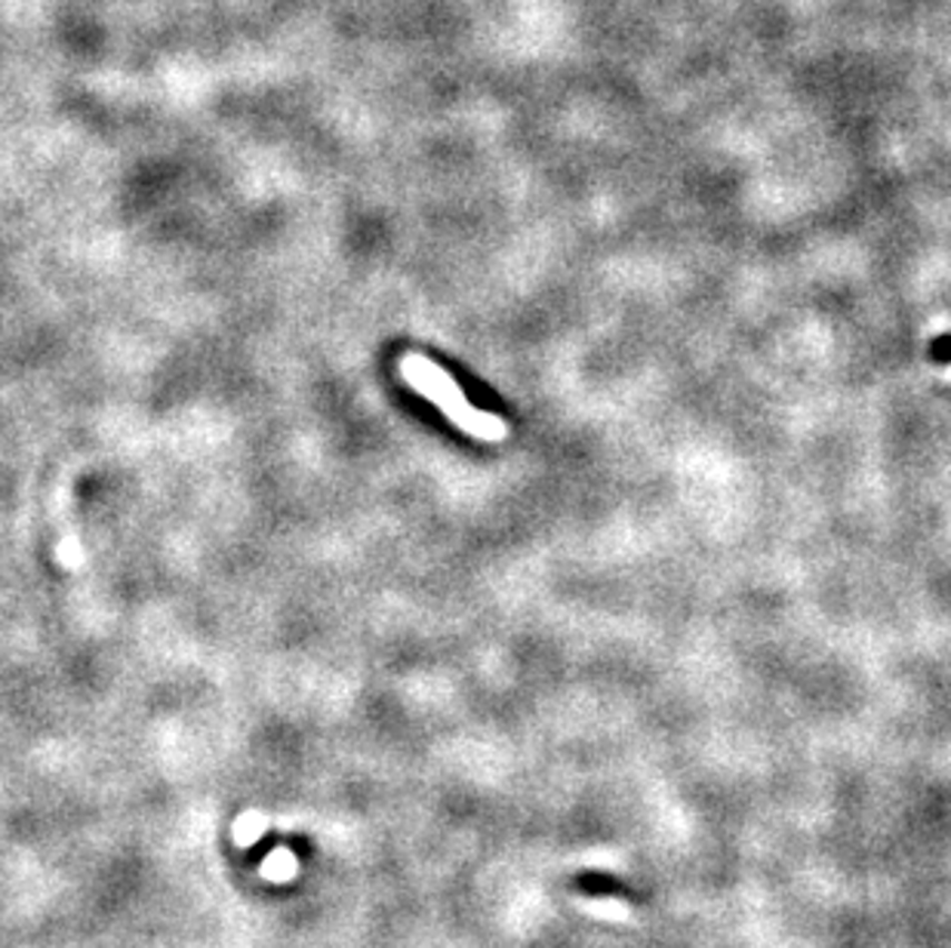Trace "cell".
<instances>
[{"label":"cell","instance_id":"1","mask_svg":"<svg viewBox=\"0 0 951 948\" xmlns=\"http://www.w3.org/2000/svg\"><path fill=\"white\" fill-rule=\"evenodd\" d=\"M398 370H401V377H404L410 389L419 391L425 401L434 403L443 417L450 419L453 426H459L465 434L478 438V441H502L506 438V422L493 417V413H483L478 407H471L469 398L453 382V377L447 370H441L434 361L410 351V354L401 358Z\"/></svg>","mask_w":951,"mask_h":948},{"label":"cell","instance_id":"2","mask_svg":"<svg viewBox=\"0 0 951 948\" xmlns=\"http://www.w3.org/2000/svg\"><path fill=\"white\" fill-rule=\"evenodd\" d=\"M570 887L579 897L588 899H619V902H631V906L644 902V893L635 883L622 881L616 874H607V871H582V874H576L573 881H570Z\"/></svg>","mask_w":951,"mask_h":948}]
</instances>
